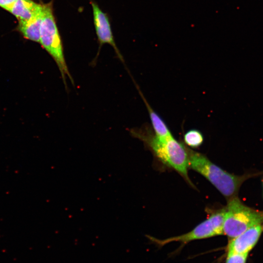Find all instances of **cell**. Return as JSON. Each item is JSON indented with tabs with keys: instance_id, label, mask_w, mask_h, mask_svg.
Returning a JSON list of instances; mask_svg holds the SVG:
<instances>
[{
	"instance_id": "cell-10",
	"label": "cell",
	"mask_w": 263,
	"mask_h": 263,
	"mask_svg": "<svg viewBox=\"0 0 263 263\" xmlns=\"http://www.w3.org/2000/svg\"><path fill=\"white\" fill-rule=\"evenodd\" d=\"M135 85L148 111L155 135L160 139H166L172 136V134L165 122L151 108L137 85L136 84Z\"/></svg>"
},
{
	"instance_id": "cell-8",
	"label": "cell",
	"mask_w": 263,
	"mask_h": 263,
	"mask_svg": "<svg viewBox=\"0 0 263 263\" xmlns=\"http://www.w3.org/2000/svg\"><path fill=\"white\" fill-rule=\"evenodd\" d=\"M42 4L37 3L31 0H16L9 10L19 21H27L42 9Z\"/></svg>"
},
{
	"instance_id": "cell-5",
	"label": "cell",
	"mask_w": 263,
	"mask_h": 263,
	"mask_svg": "<svg viewBox=\"0 0 263 263\" xmlns=\"http://www.w3.org/2000/svg\"><path fill=\"white\" fill-rule=\"evenodd\" d=\"M225 207L213 211L205 221L189 232L164 239H159L149 235L150 241L159 246L172 242L186 244L193 241L202 240L223 235V222Z\"/></svg>"
},
{
	"instance_id": "cell-11",
	"label": "cell",
	"mask_w": 263,
	"mask_h": 263,
	"mask_svg": "<svg viewBox=\"0 0 263 263\" xmlns=\"http://www.w3.org/2000/svg\"><path fill=\"white\" fill-rule=\"evenodd\" d=\"M186 144L192 148L200 147L204 142V137L201 132L196 129L187 132L184 135Z\"/></svg>"
},
{
	"instance_id": "cell-2",
	"label": "cell",
	"mask_w": 263,
	"mask_h": 263,
	"mask_svg": "<svg viewBox=\"0 0 263 263\" xmlns=\"http://www.w3.org/2000/svg\"><path fill=\"white\" fill-rule=\"evenodd\" d=\"M189 168L205 177L227 200L237 195L242 184L253 175H236L217 166L200 152L187 148Z\"/></svg>"
},
{
	"instance_id": "cell-4",
	"label": "cell",
	"mask_w": 263,
	"mask_h": 263,
	"mask_svg": "<svg viewBox=\"0 0 263 263\" xmlns=\"http://www.w3.org/2000/svg\"><path fill=\"white\" fill-rule=\"evenodd\" d=\"M223 222V233L233 239L248 228L263 224V212L250 208L235 197L227 200Z\"/></svg>"
},
{
	"instance_id": "cell-6",
	"label": "cell",
	"mask_w": 263,
	"mask_h": 263,
	"mask_svg": "<svg viewBox=\"0 0 263 263\" xmlns=\"http://www.w3.org/2000/svg\"><path fill=\"white\" fill-rule=\"evenodd\" d=\"M91 3L93 10L94 28L99 44L98 53L96 57L91 62L92 64L94 66L96 63L100 49L104 44L111 45L117 57L121 61L124 63L123 57L114 41L108 16L99 8L95 1L91 0Z\"/></svg>"
},
{
	"instance_id": "cell-1",
	"label": "cell",
	"mask_w": 263,
	"mask_h": 263,
	"mask_svg": "<svg viewBox=\"0 0 263 263\" xmlns=\"http://www.w3.org/2000/svg\"><path fill=\"white\" fill-rule=\"evenodd\" d=\"M148 127L132 129V135L143 141L164 165L178 172L191 185L188 175L189 168L187 147L173 136L166 139L158 138Z\"/></svg>"
},
{
	"instance_id": "cell-7",
	"label": "cell",
	"mask_w": 263,
	"mask_h": 263,
	"mask_svg": "<svg viewBox=\"0 0 263 263\" xmlns=\"http://www.w3.org/2000/svg\"><path fill=\"white\" fill-rule=\"evenodd\" d=\"M263 231V224L252 226L239 236L230 239L227 253L248 254L257 243Z\"/></svg>"
},
{
	"instance_id": "cell-9",
	"label": "cell",
	"mask_w": 263,
	"mask_h": 263,
	"mask_svg": "<svg viewBox=\"0 0 263 263\" xmlns=\"http://www.w3.org/2000/svg\"><path fill=\"white\" fill-rule=\"evenodd\" d=\"M42 16V7L41 11L30 19L19 21L18 28L26 38L39 42Z\"/></svg>"
},
{
	"instance_id": "cell-12",
	"label": "cell",
	"mask_w": 263,
	"mask_h": 263,
	"mask_svg": "<svg viewBox=\"0 0 263 263\" xmlns=\"http://www.w3.org/2000/svg\"><path fill=\"white\" fill-rule=\"evenodd\" d=\"M248 254L227 253L225 263H245Z\"/></svg>"
},
{
	"instance_id": "cell-13",
	"label": "cell",
	"mask_w": 263,
	"mask_h": 263,
	"mask_svg": "<svg viewBox=\"0 0 263 263\" xmlns=\"http://www.w3.org/2000/svg\"><path fill=\"white\" fill-rule=\"evenodd\" d=\"M16 0H0V6L7 10L10 9Z\"/></svg>"
},
{
	"instance_id": "cell-3",
	"label": "cell",
	"mask_w": 263,
	"mask_h": 263,
	"mask_svg": "<svg viewBox=\"0 0 263 263\" xmlns=\"http://www.w3.org/2000/svg\"><path fill=\"white\" fill-rule=\"evenodd\" d=\"M39 43L56 62L66 89H67V78L74 85V80L65 59L62 42L54 16L52 1L42 4Z\"/></svg>"
}]
</instances>
